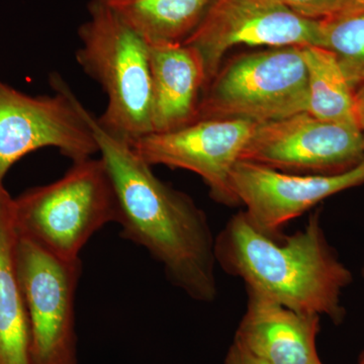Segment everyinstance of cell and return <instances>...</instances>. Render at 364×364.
Segmentation results:
<instances>
[{
	"instance_id": "cell-1",
	"label": "cell",
	"mask_w": 364,
	"mask_h": 364,
	"mask_svg": "<svg viewBox=\"0 0 364 364\" xmlns=\"http://www.w3.org/2000/svg\"><path fill=\"white\" fill-rule=\"evenodd\" d=\"M88 119L114 186L121 236L145 248L189 298L214 301L215 237L205 212L158 178L130 143L105 130L90 112Z\"/></svg>"
},
{
	"instance_id": "cell-2",
	"label": "cell",
	"mask_w": 364,
	"mask_h": 364,
	"mask_svg": "<svg viewBox=\"0 0 364 364\" xmlns=\"http://www.w3.org/2000/svg\"><path fill=\"white\" fill-rule=\"evenodd\" d=\"M215 257L246 289L296 312L327 316L335 324L343 320L342 291L352 274L328 243L318 213L303 230L284 237L262 233L238 213L215 237Z\"/></svg>"
},
{
	"instance_id": "cell-3",
	"label": "cell",
	"mask_w": 364,
	"mask_h": 364,
	"mask_svg": "<svg viewBox=\"0 0 364 364\" xmlns=\"http://www.w3.org/2000/svg\"><path fill=\"white\" fill-rule=\"evenodd\" d=\"M79 28L78 65L102 86L107 109L97 123L130 144L152 133L150 45L102 0H91Z\"/></svg>"
},
{
	"instance_id": "cell-4",
	"label": "cell",
	"mask_w": 364,
	"mask_h": 364,
	"mask_svg": "<svg viewBox=\"0 0 364 364\" xmlns=\"http://www.w3.org/2000/svg\"><path fill=\"white\" fill-rule=\"evenodd\" d=\"M14 219L18 236L62 259H80L91 237L119 219L114 186L102 158L73 162L58 181L14 198Z\"/></svg>"
},
{
	"instance_id": "cell-5",
	"label": "cell",
	"mask_w": 364,
	"mask_h": 364,
	"mask_svg": "<svg viewBox=\"0 0 364 364\" xmlns=\"http://www.w3.org/2000/svg\"><path fill=\"white\" fill-rule=\"evenodd\" d=\"M308 100L301 47L265 48L222 64L203 91L198 119L269 123L308 111Z\"/></svg>"
},
{
	"instance_id": "cell-6",
	"label": "cell",
	"mask_w": 364,
	"mask_h": 364,
	"mask_svg": "<svg viewBox=\"0 0 364 364\" xmlns=\"http://www.w3.org/2000/svg\"><path fill=\"white\" fill-rule=\"evenodd\" d=\"M53 95H26L0 80V188L14 163L42 148L58 149L72 161L98 153L90 112L57 75Z\"/></svg>"
},
{
	"instance_id": "cell-7",
	"label": "cell",
	"mask_w": 364,
	"mask_h": 364,
	"mask_svg": "<svg viewBox=\"0 0 364 364\" xmlns=\"http://www.w3.org/2000/svg\"><path fill=\"white\" fill-rule=\"evenodd\" d=\"M16 261L30 325L31 364H79L75 296L81 259H62L18 235Z\"/></svg>"
},
{
	"instance_id": "cell-8",
	"label": "cell",
	"mask_w": 364,
	"mask_h": 364,
	"mask_svg": "<svg viewBox=\"0 0 364 364\" xmlns=\"http://www.w3.org/2000/svg\"><path fill=\"white\" fill-rule=\"evenodd\" d=\"M241 160L301 176H335L364 161L358 124L332 123L309 114L258 124Z\"/></svg>"
},
{
	"instance_id": "cell-9",
	"label": "cell",
	"mask_w": 364,
	"mask_h": 364,
	"mask_svg": "<svg viewBox=\"0 0 364 364\" xmlns=\"http://www.w3.org/2000/svg\"><path fill=\"white\" fill-rule=\"evenodd\" d=\"M318 28L320 20L299 16L277 0H215L184 44L200 54L208 85L232 48L318 46Z\"/></svg>"
},
{
	"instance_id": "cell-10",
	"label": "cell",
	"mask_w": 364,
	"mask_h": 364,
	"mask_svg": "<svg viewBox=\"0 0 364 364\" xmlns=\"http://www.w3.org/2000/svg\"><path fill=\"white\" fill-rule=\"evenodd\" d=\"M256 124L240 119H198L178 130L151 133L131 146L151 166L193 172L207 184L215 202L238 205L231 174Z\"/></svg>"
},
{
	"instance_id": "cell-11",
	"label": "cell",
	"mask_w": 364,
	"mask_h": 364,
	"mask_svg": "<svg viewBox=\"0 0 364 364\" xmlns=\"http://www.w3.org/2000/svg\"><path fill=\"white\" fill-rule=\"evenodd\" d=\"M363 183L364 161L335 176H301L239 160L231 174L232 191L249 221L272 236L326 198Z\"/></svg>"
},
{
	"instance_id": "cell-12",
	"label": "cell",
	"mask_w": 364,
	"mask_h": 364,
	"mask_svg": "<svg viewBox=\"0 0 364 364\" xmlns=\"http://www.w3.org/2000/svg\"><path fill=\"white\" fill-rule=\"evenodd\" d=\"M247 289V306L234 342L269 364H323L317 336L320 316L296 312Z\"/></svg>"
},
{
	"instance_id": "cell-13",
	"label": "cell",
	"mask_w": 364,
	"mask_h": 364,
	"mask_svg": "<svg viewBox=\"0 0 364 364\" xmlns=\"http://www.w3.org/2000/svg\"><path fill=\"white\" fill-rule=\"evenodd\" d=\"M149 45L152 133H166L195 123L207 86L200 54L184 43Z\"/></svg>"
},
{
	"instance_id": "cell-14",
	"label": "cell",
	"mask_w": 364,
	"mask_h": 364,
	"mask_svg": "<svg viewBox=\"0 0 364 364\" xmlns=\"http://www.w3.org/2000/svg\"><path fill=\"white\" fill-rule=\"evenodd\" d=\"M14 198L0 188V364H31L30 325L16 269Z\"/></svg>"
},
{
	"instance_id": "cell-15",
	"label": "cell",
	"mask_w": 364,
	"mask_h": 364,
	"mask_svg": "<svg viewBox=\"0 0 364 364\" xmlns=\"http://www.w3.org/2000/svg\"><path fill=\"white\" fill-rule=\"evenodd\" d=\"M149 44L184 43L215 0H102Z\"/></svg>"
},
{
	"instance_id": "cell-16",
	"label": "cell",
	"mask_w": 364,
	"mask_h": 364,
	"mask_svg": "<svg viewBox=\"0 0 364 364\" xmlns=\"http://www.w3.org/2000/svg\"><path fill=\"white\" fill-rule=\"evenodd\" d=\"M308 75V112L332 123H356L355 90L349 85L336 57L318 46L301 47Z\"/></svg>"
},
{
	"instance_id": "cell-17",
	"label": "cell",
	"mask_w": 364,
	"mask_h": 364,
	"mask_svg": "<svg viewBox=\"0 0 364 364\" xmlns=\"http://www.w3.org/2000/svg\"><path fill=\"white\" fill-rule=\"evenodd\" d=\"M318 47L335 55L354 90L364 86V13L320 20Z\"/></svg>"
},
{
	"instance_id": "cell-18",
	"label": "cell",
	"mask_w": 364,
	"mask_h": 364,
	"mask_svg": "<svg viewBox=\"0 0 364 364\" xmlns=\"http://www.w3.org/2000/svg\"><path fill=\"white\" fill-rule=\"evenodd\" d=\"M304 18L324 20L334 13L338 0H277Z\"/></svg>"
},
{
	"instance_id": "cell-19",
	"label": "cell",
	"mask_w": 364,
	"mask_h": 364,
	"mask_svg": "<svg viewBox=\"0 0 364 364\" xmlns=\"http://www.w3.org/2000/svg\"><path fill=\"white\" fill-rule=\"evenodd\" d=\"M224 364H269L233 341L227 352Z\"/></svg>"
},
{
	"instance_id": "cell-20",
	"label": "cell",
	"mask_w": 364,
	"mask_h": 364,
	"mask_svg": "<svg viewBox=\"0 0 364 364\" xmlns=\"http://www.w3.org/2000/svg\"><path fill=\"white\" fill-rule=\"evenodd\" d=\"M364 13V0H338L331 16H351Z\"/></svg>"
},
{
	"instance_id": "cell-21",
	"label": "cell",
	"mask_w": 364,
	"mask_h": 364,
	"mask_svg": "<svg viewBox=\"0 0 364 364\" xmlns=\"http://www.w3.org/2000/svg\"><path fill=\"white\" fill-rule=\"evenodd\" d=\"M355 117L364 146V86L355 90Z\"/></svg>"
},
{
	"instance_id": "cell-22",
	"label": "cell",
	"mask_w": 364,
	"mask_h": 364,
	"mask_svg": "<svg viewBox=\"0 0 364 364\" xmlns=\"http://www.w3.org/2000/svg\"><path fill=\"white\" fill-rule=\"evenodd\" d=\"M358 364H364V351H363V353L361 354L360 359H359Z\"/></svg>"
},
{
	"instance_id": "cell-23",
	"label": "cell",
	"mask_w": 364,
	"mask_h": 364,
	"mask_svg": "<svg viewBox=\"0 0 364 364\" xmlns=\"http://www.w3.org/2000/svg\"><path fill=\"white\" fill-rule=\"evenodd\" d=\"M363 277H364V263H363Z\"/></svg>"
}]
</instances>
